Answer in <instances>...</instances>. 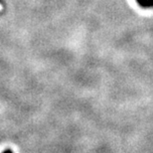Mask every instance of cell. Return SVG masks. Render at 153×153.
I'll return each mask as SVG.
<instances>
[{
    "label": "cell",
    "instance_id": "cell-1",
    "mask_svg": "<svg viewBox=\"0 0 153 153\" xmlns=\"http://www.w3.org/2000/svg\"><path fill=\"white\" fill-rule=\"evenodd\" d=\"M2 153H13V152H12V150H10V149H6V150Z\"/></svg>",
    "mask_w": 153,
    "mask_h": 153
}]
</instances>
